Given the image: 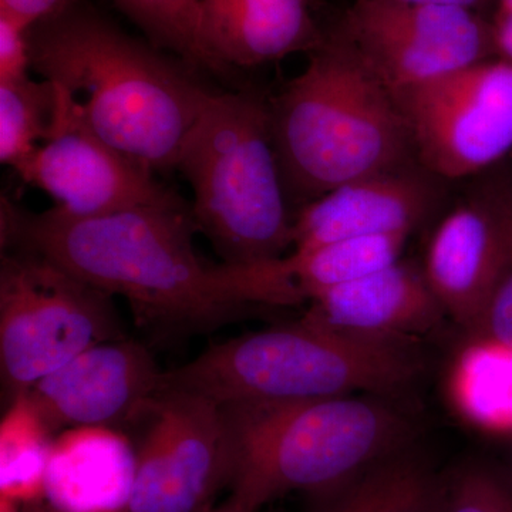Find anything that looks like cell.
Listing matches in <instances>:
<instances>
[{
	"mask_svg": "<svg viewBox=\"0 0 512 512\" xmlns=\"http://www.w3.org/2000/svg\"><path fill=\"white\" fill-rule=\"evenodd\" d=\"M2 248L33 249L107 295L126 299L138 325L161 332L220 328L259 308L292 306L278 259L211 264L195 249L191 204L76 218L28 212L3 195Z\"/></svg>",
	"mask_w": 512,
	"mask_h": 512,
	"instance_id": "6da1fadb",
	"label": "cell"
},
{
	"mask_svg": "<svg viewBox=\"0 0 512 512\" xmlns=\"http://www.w3.org/2000/svg\"><path fill=\"white\" fill-rule=\"evenodd\" d=\"M32 70L72 94L89 126L148 170H175L212 96L181 59L79 3L30 28Z\"/></svg>",
	"mask_w": 512,
	"mask_h": 512,
	"instance_id": "7a4b0ae2",
	"label": "cell"
},
{
	"mask_svg": "<svg viewBox=\"0 0 512 512\" xmlns=\"http://www.w3.org/2000/svg\"><path fill=\"white\" fill-rule=\"evenodd\" d=\"M272 134L289 201L416 164L392 90L325 32L308 66L271 101Z\"/></svg>",
	"mask_w": 512,
	"mask_h": 512,
	"instance_id": "3957f363",
	"label": "cell"
},
{
	"mask_svg": "<svg viewBox=\"0 0 512 512\" xmlns=\"http://www.w3.org/2000/svg\"><path fill=\"white\" fill-rule=\"evenodd\" d=\"M417 340L349 335L305 315L212 345L164 372L160 392H185L218 406L285 403L346 394L397 397L419 382Z\"/></svg>",
	"mask_w": 512,
	"mask_h": 512,
	"instance_id": "277c9868",
	"label": "cell"
},
{
	"mask_svg": "<svg viewBox=\"0 0 512 512\" xmlns=\"http://www.w3.org/2000/svg\"><path fill=\"white\" fill-rule=\"evenodd\" d=\"M396 397L346 394L221 406L231 443V490L259 507L292 491L326 493L412 446L416 426Z\"/></svg>",
	"mask_w": 512,
	"mask_h": 512,
	"instance_id": "5b68a950",
	"label": "cell"
},
{
	"mask_svg": "<svg viewBox=\"0 0 512 512\" xmlns=\"http://www.w3.org/2000/svg\"><path fill=\"white\" fill-rule=\"evenodd\" d=\"M175 170L191 185L194 220L222 262L261 264L293 249L271 101L261 93H212Z\"/></svg>",
	"mask_w": 512,
	"mask_h": 512,
	"instance_id": "8992f818",
	"label": "cell"
},
{
	"mask_svg": "<svg viewBox=\"0 0 512 512\" xmlns=\"http://www.w3.org/2000/svg\"><path fill=\"white\" fill-rule=\"evenodd\" d=\"M124 338L110 295L33 249L3 248L0 373L9 403L84 350Z\"/></svg>",
	"mask_w": 512,
	"mask_h": 512,
	"instance_id": "52a82bcc",
	"label": "cell"
},
{
	"mask_svg": "<svg viewBox=\"0 0 512 512\" xmlns=\"http://www.w3.org/2000/svg\"><path fill=\"white\" fill-rule=\"evenodd\" d=\"M427 171L478 177L512 151V62L493 57L392 92Z\"/></svg>",
	"mask_w": 512,
	"mask_h": 512,
	"instance_id": "ba28073f",
	"label": "cell"
},
{
	"mask_svg": "<svg viewBox=\"0 0 512 512\" xmlns=\"http://www.w3.org/2000/svg\"><path fill=\"white\" fill-rule=\"evenodd\" d=\"M328 33L392 92L497 57L490 19L406 0H353Z\"/></svg>",
	"mask_w": 512,
	"mask_h": 512,
	"instance_id": "9c48e42d",
	"label": "cell"
},
{
	"mask_svg": "<svg viewBox=\"0 0 512 512\" xmlns=\"http://www.w3.org/2000/svg\"><path fill=\"white\" fill-rule=\"evenodd\" d=\"M140 419L146 427L124 512L212 510L234 473L221 406L197 394L160 392Z\"/></svg>",
	"mask_w": 512,
	"mask_h": 512,
	"instance_id": "30bf717a",
	"label": "cell"
},
{
	"mask_svg": "<svg viewBox=\"0 0 512 512\" xmlns=\"http://www.w3.org/2000/svg\"><path fill=\"white\" fill-rule=\"evenodd\" d=\"M57 86V84H56ZM59 89L55 126L16 174L49 195L57 210L76 218L99 217L140 207L188 204L89 126L72 94Z\"/></svg>",
	"mask_w": 512,
	"mask_h": 512,
	"instance_id": "8fae6325",
	"label": "cell"
},
{
	"mask_svg": "<svg viewBox=\"0 0 512 512\" xmlns=\"http://www.w3.org/2000/svg\"><path fill=\"white\" fill-rule=\"evenodd\" d=\"M503 164V163H501ZM478 175L431 232L420 262L447 318L473 335L507 255L512 222V167Z\"/></svg>",
	"mask_w": 512,
	"mask_h": 512,
	"instance_id": "7c38bea8",
	"label": "cell"
},
{
	"mask_svg": "<svg viewBox=\"0 0 512 512\" xmlns=\"http://www.w3.org/2000/svg\"><path fill=\"white\" fill-rule=\"evenodd\" d=\"M163 377L153 355L124 338L84 350L25 396L52 434L76 427L120 430L140 419Z\"/></svg>",
	"mask_w": 512,
	"mask_h": 512,
	"instance_id": "4fadbf2b",
	"label": "cell"
},
{
	"mask_svg": "<svg viewBox=\"0 0 512 512\" xmlns=\"http://www.w3.org/2000/svg\"><path fill=\"white\" fill-rule=\"evenodd\" d=\"M448 181L419 163L340 185L293 218L292 252L340 239L410 235L439 214Z\"/></svg>",
	"mask_w": 512,
	"mask_h": 512,
	"instance_id": "5bb4252c",
	"label": "cell"
},
{
	"mask_svg": "<svg viewBox=\"0 0 512 512\" xmlns=\"http://www.w3.org/2000/svg\"><path fill=\"white\" fill-rule=\"evenodd\" d=\"M305 315L349 335L407 340L427 335L447 318L420 262L406 259L329 289Z\"/></svg>",
	"mask_w": 512,
	"mask_h": 512,
	"instance_id": "9a60e30c",
	"label": "cell"
},
{
	"mask_svg": "<svg viewBox=\"0 0 512 512\" xmlns=\"http://www.w3.org/2000/svg\"><path fill=\"white\" fill-rule=\"evenodd\" d=\"M318 0H200L202 47L215 72L255 67L293 53H311L325 32Z\"/></svg>",
	"mask_w": 512,
	"mask_h": 512,
	"instance_id": "2e32d148",
	"label": "cell"
},
{
	"mask_svg": "<svg viewBox=\"0 0 512 512\" xmlns=\"http://www.w3.org/2000/svg\"><path fill=\"white\" fill-rule=\"evenodd\" d=\"M134 468L136 448L120 430H64L50 447L47 501L60 512H124Z\"/></svg>",
	"mask_w": 512,
	"mask_h": 512,
	"instance_id": "e0dca14e",
	"label": "cell"
},
{
	"mask_svg": "<svg viewBox=\"0 0 512 512\" xmlns=\"http://www.w3.org/2000/svg\"><path fill=\"white\" fill-rule=\"evenodd\" d=\"M311 498L312 512H443L444 474L410 446Z\"/></svg>",
	"mask_w": 512,
	"mask_h": 512,
	"instance_id": "ac0fdd59",
	"label": "cell"
},
{
	"mask_svg": "<svg viewBox=\"0 0 512 512\" xmlns=\"http://www.w3.org/2000/svg\"><path fill=\"white\" fill-rule=\"evenodd\" d=\"M407 235L340 239L284 256L289 281L302 302L380 271L402 259Z\"/></svg>",
	"mask_w": 512,
	"mask_h": 512,
	"instance_id": "d6986e66",
	"label": "cell"
},
{
	"mask_svg": "<svg viewBox=\"0 0 512 512\" xmlns=\"http://www.w3.org/2000/svg\"><path fill=\"white\" fill-rule=\"evenodd\" d=\"M53 436L28 397L9 403L0 423V495L19 503L45 495L47 460Z\"/></svg>",
	"mask_w": 512,
	"mask_h": 512,
	"instance_id": "ffe728a7",
	"label": "cell"
},
{
	"mask_svg": "<svg viewBox=\"0 0 512 512\" xmlns=\"http://www.w3.org/2000/svg\"><path fill=\"white\" fill-rule=\"evenodd\" d=\"M59 109V89L30 76L0 82V163L18 171L49 138Z\"/></svg>",
	"mask_w": 512,
	"mask_h": 512,
	"instance_id": "44dd1931",
	"label": "cell"
},
{
	"mask_svg": "<svg viewBox=\"0 0 512 512\" xmlns=\"http://www.w3.org/2000/svg\"><path fill=\"white\" fill-rule=\"evenodd\" d=\"M151 43L192 69L215 72L201 42L200 0H113Z\"/></svg>",
	"mask_w": 512,
	"mask_h": 512,
	"instance_id": "7402d4cb",
	"label": "cell"
},
{
	"mask_svg": "<svg viewBox=\"0 0 512 512\" xmlns=\"http://www.w3.org/2000/svg\"><path fill=\"white\" fill-rule=\"evenodd\" d=\"M443 512H512V477L483 461L444 474Z\"/></svg>",
	"mask_w": 512,
	"mask_h": 512,
	"instance_id": "603a6c76",
	"label": "cell"
},
{
	"mask_svg": "<svg viewBox=\"0 0 512 512\" xmlns=\"http://www.w3.org/2000/svg\"><path fill=\"white\" fill-rule=\"evenodd\" d=\"M474 343L512 349V222L503 271L473 335Z\"/></svg>",
	"mask_w": 512,
	"mask_h": 512,
	"instance_id": "cb8c5ba5",
	"label": "cell"
},
{
	"mask_svg": "<svg viewBox=\"0 0 512 512\" xmlns=\"http://www.w3.org/2000/svg\"><path fill=\"white\" fill-rule=\"evenodd\" d=\"M30 28L19 20L0 13V82L29 76Z\"/></svg>",
	"mask_w": 512,
	"mask_h": 512,
	"instance_id": "d4e9b609",
	"label": "cell"
},
{
	"mask_svg": "<svg viewBox=\"0 0 512 512\" xmlns=\"http://www.w3.org/2000/svg\"><path fill=\"white\" fill-rule=\"evenodd\" d=\"M83 0H0V13L25 23L29 28L62 15Z\"/></svg>",
	"mask_w": 512,
	"mask_h": 512,
	"instance_id": "484cf974",
	"label": "cell"
},
{
	"mask_svg": "<svg viewBox=\"0 0 512 512\" xmlns=\"http://www.w3.org/2000/svg\"><path fill=\"white\" fill-rule=\"evenodd\" d=\"M490 23L497 57L512 62V0H495Z\"/></svg>",
	"mask_w": 512,
	"mask_h": 512,
	"instance_id": "4316f807",
	"label": "cell"
},
{
	"mask_svg": "<svg viewBox=\"0 0 512 512\" xmlns=\"http://www.w3.org/2000/svg\"><path fill=\"white\" fill-rule=\"evenodd\" d=\"M406 2L427 3V5L451 6V8H461L473 10L481 13L490 19L493 12L495 0H406Z\"/></svg>",
	"mask_w": 512,
	"mask_h": 512,
	"instance_id": "83f0119b",
	"label": "cell"
},
{
	"mask_svg": "<svg viewBox=\"0 0 512 512\" xmlns=\"http://www.w3.org/2000/svg\"><path fill=\"white\" fill-rule=\"evenodd\" d=\"M259 510L261 507L247 495L232 491L224 503L208 512H258Z\"/></svg>",
	"mask_w": 512,
	"mask_h": 512,
	"instance_id": "f1b7e54d",
	"label": "cell"
},
{
	"mask_svg": "<svg viewBox=\"0 0 512 512\" xmlns=\"http://www.w3.org/2000/svg\"><path fill=\"white\" fill-rule=\"evenodd\" d=\"M22 512H60L57 508L53 507L49 501H45L42 498H36V500L26 501L22 503Z\"/></svg>",
	"mask_w": 512,
	"mask_h": 512,
	"instance_id": "f546056e",
	"label": "cell"
},
{
	"mask_svg": "<svg viewBox=\"0 0 512 512\" xmlns=\"http://www.w3.org/2000/svg\"><path fill=\"white\" fill-rule=\"evenodd\" d=\"M0 512H22V503L15 498L0 495Z\"/></svg>",
	"mask_w": 512,
	"mask_h": 512,
	"instance_id": "4dcf8cb0",
	"label": "cell"
}]
</instances>
